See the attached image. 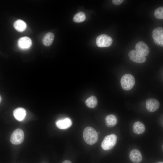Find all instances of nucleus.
I'll use <instances>...</instances> for the list:
<instances>
[{
    "label": "nucleus",
    "instance_id": "obj_1",
    "mask_svg": "<svg viewBox=\"0 0 163 163\" xmlns=\"http://www.w3.org/2000/svg\"><path fill=\"white\" fill-rule=\"evenodd\" d=\"M83 137L88 144L92 145L95 143L98 140V136L96 130L92 127L88 126L84 129Z\"/></svg>",
    "mask_w": 163,
    "mask_h": 163
},
{
    "label": "nucleus",
    "instance_id": "obj_2",
    "mask_svg": "<svg viewBox=\"0 0 163 163\" xmlns=\"http://www.w3.org/2000/svg\"><path fill=\"white\" fill-rule=\"evenodd\" d=\"M117 140V136L114 134L106 136L101 144L102 149L105 150L111 149L116 144Z\"/></svg>",
    "mask_w": 163,
    "mask_h": 163
},
{
    "label": "nucleus",
    "instance_id": "obj_3",
    "mask_svg": "<svg viewBox=\"0 0 163 163\" xmlns=\"http://www.w3.org/2000/svg\"><path fill=\"white\" fill-rule=\"evenodd\" d=\"M120 83L123 89L125 90H129L134 85L135 83V79L132 75L126 74L121 78Z\"/></svg>",
    "mask_w": 163,
    "mask_h": 163
},
{
    "label": "nucleus",
    "instance_id": "obj_4",
    "mask_svg": "<svg viewBox=\"0 0 163 163\" xmlns=\"http://www.w3.org/2000/svg\"><path fill=\"white\" fill-rule=\"evenodd\" d=\"M113 42V40L110 36L105 34H102L98 36L96 40L97 46L100 47L110 46Z\"/></svg>",
    "mask_w": 163,
    "mask_h": 163
},
{
    "label": "nucleus",
    "instance_id": "obj_5",
    "mask_svg": "<svg viewBox=\"0 0 163 163\" xmlns=\"http://www.w3.org/2000/svg\"><path fill=\"white\" fill-rule=\"evenodd\" d=\"M24 137V133L23 130L20 129H17L12 133L10 141L14 145L20 144L23 142Z\"/></svg>",
    "mask_w": 163,
    "mask_h": 163
},
{
    "label": "nucleus",
    "instance_id": "obj_6",
    "mask_svg": "<svg viewBox=\"0 0 163 163\" xmlns=\"http://www.w3.org/2000/svg\"><path fill=\"white\" fill-rule=\"evenodd\" d=\"M152 37L155 43L158 45L163 46V29L158 27L154 29L152 34Z\"/></svg>",
    "mask_w": 163,
    "mask_h": 163
},
{
    "label": "nucleus",
    "instance_id": "obj_7",
    "mask_svg": "<svg viewBox=\"0 0 163 163\" xmlns=\"http://www.w3.org/2000/svg\"><path fill=\"white\" fill-rule=\"evenodd\" d=\"M128 56L131 60L137 63H143L146 60L145 56L136 50H133L130 51Z\"/></svg>",
    "mask_w": 163,
    "mask_h": 163
},
{
    "label": "nucleus",
    "instance_id": "obj_8",
    "mask_svg": "<svg viewBox=\"0 0 163 163\" xmlns=\"http://www.w3.org/2000/svg\"><path fill=\"white\" fill-rule=\"evenodd\" d=\"M160 105L159 101L154 98H149L145 103L146 107L147 110L150 112H153L158 108Z\"/></svg>",
    "mask_w": 163,
    "mask_h": 163
},
{
    "label": "nucleus",
    "instance_id": "obj_9",
    "mask_svg": "<svg viewBox=\"0 0 163 163\" xmlns=\"http://www.w3.org/2000/svg\"><path fill=\"white\" fill-rule=\"evenodd\" d=\"M56 124L57 127L60 129H65L69 128L72 124L71 120L69 118H66L57 120Z\"/></svg>",
    "mask_w": 163,
    "mask_h": 163
},
{
    "label": "nucleus",
    "instance_id": "obj_10",
    "mask_svg": "<svg viewBox=\"0 0 163 163\" xmlns=\"http://www.w3.org/2000/svg\"><path fill=\"white\" fill-rule=\"evenodd\" d=\"M135 49L136 51L145 56L149 55L150 51L148 46L143 41H140L137 43Z\"/></svg>",
    "mask_w": 163,
    "mask_h": 163
},
{
    "label": "nucleus",
    "instance_id": "obj_11",
    "mask_svg": "<svg viewBox=\"0 0 163 163\" xmlns=\"http://www.w3.org/2000/svg\"><path fill=\"white\" fill-rule=\"evenodd\" d=\"M129 157L131 160L134 163H139L142 160V156L140 152L138 150H132L129 153Z\"/></svg>",
    "mask_w": 163,
    "mask_h": 163
},
{
    "label": "nucleus",
    "instance_id": "obj_12",
    "mask_svg": "<svg viewBox=\"0 0 163 163\" xmlns=\"http://www.w3.org/2000/svg\"><path fill=\"white\" fill-rule=\"evenodd\" d=\"M32 44L31 39L27 37L20 38L18 41L19 47L22 49H27L30 47Z\"/></svg>",
    "mask_w": 163,
    "mask_h": 163
},
{
    "label": "nucleus",
    "instance_id": "obj_13",
    "mask_svg": "<svg viewBox=\"0 0 163 163\" xmlns=\"http://www.w3.org/2000/svg\"><path fill=\"white\" fill-rule=\"evenodd\" d=\"M13 116L17 120L19 121L23 120L25 118L26 112L25 109L21 107L15 109L13 111Z\"/></svg>",
    "mask_w": 163,
    "mask_h": 163
},
{
    "label": "nucleus",
    "instance_id": "obj_14",
    "mask_svg": "<svg viewBox=\"0 0 163 163\" xmlns=\"http://www.w3.org/2000/svg\"><path fill=\"white\" fill-rule=\"evenodd\" d=\"M145 126L144 124L140 121L136 122L133 126L134 133L138 135L143 133L145 131Z\"/></svg>",
    "mask_w": 163,
    "mask_h": 163
},
{
    "label": "nucleus",
    "instance_id": "obj_15",
    "mask_svg": "<svg viewBox=\"0 0 163 163\" xmlns=\"http://www.w3.org/2000/svg\"><path fill=\"white\" fill-rule=\"evenodd\" d=\"M105 121L106 125L109 127L114 126L117 122V117L113 114H110L107 116L105 117Z\"/></svg>",
    "mask_w": 163,
    "mask_h": 163
},
{
    "label": "nucleus",
    "instance_id": "obj_16",
    "mask_svg": "<svg viewBox=\"0 0 163 163\" xmlns=\"http://www.w3.org/2000/svg\"><path fill=\"white\" fill-rule=\"evenodd\" d=\"M54 38V35L52 32H49L44 36L42 42L43 45L46 46H49L52 43Z\"/></svg>",
    "mask_w": 163,
    "mask_h": 163
},
{
    "label": "nucleus",
    "instance_id": "obj_17",
    "mask_svg": "<svg viewBox=\"0 0 163 163\" xmlns=\"http://www.w3.org/2000/svg\"><path fill=\"white\" fill-rule=\"evenodd\" d=\"M14 27L17 31L22 32L24 31L26 29L27 24L24 21L18 19L14 22Z\"/></svg>",
    "mask_w": 163,
    "mask_h": 163
},
{
    "label": "nucleus",
    "instance_id": "obj_18",
    "mask_svg": "<svg viewBox=\"0 0 163 163\" xmlns=\"http://www.w3.org/2000/svg\"><path fill=\"white\" fill-rule=\"evenodd\" d=\"M97 99L94 96L90 97L85 101L86 105L88 107L91 108H94L97 106Z\"/></svg>",
    "mask_w": 163,
    "mask_h": 163
},
{
    "label": "nucleus",
    "instance_id": "obj_19",
    "mask_svg": "<svg viewBox=\"0 0 163 163\" xmlns=\"http://www.w3.org/2000/svg\"><path fill=\"white\" fill-rule=\"evenodd\" d=\"M86 18L85 13L82 12H80L76 13L73 18V21L76 23H80L83 21Z\"/></svg>",
    "mask_w": 163,
    "mask_h": 163
},
{
    "label": "nucleus",
    "instance_id": "obj_20",
    "mask_svg": "<svg viewBox=\"0 0 163 163\" xmlns=\"http://www.w3.org/2000/svg\"><path fill=\"white\" fill-rule=\"evenodd\" d=\"M154 15L155 17L158 19H163V7H160L157 8L155 11Z\"/></svg>",
    "mask_w": 163,
    "mask_h": 163
},
{
    "label": "nucleus",
    "instance_id": "obj_21",
    "mask_svg": "<svg viewBox=\"0 0 163 163\" xmlns=\"http://www.w3.org/2000/svg\"><path fill=\"white\" fill-rule=\"evenodd\" d=\"M123 0H113L112 1L113 4L116 5H119L122 3Z\"/></svg>",
    "mask_w": 163,
    "mask_h": 163
},
{
    "label": "nucleus",
    "instance_id": "obj_22",
    "mask_svg": "<svg viewBox=\"0 0 163 163\" xmlns=\"http://www.w3.org/2000/svg\"><path fill=\"white\" fill-rule=\"evenodd\" d=\"M62 163H72L71 162L68 160H66L64 161Z\"/></svg>",
    "mask_w": 163,
    "mask_h": 163
},
{
    "label": "nucleus",
    "instance_id": "obj_23",
    "mask_svg": "<svg viewBox=\"0 0 163 163\" xmlns=\"http://www.w3.org/2000/svg\"><path fill=\"white\" fill-rule=\"evenodd\" d=\"M2 97H1V96L0 95V103L1 102V101H2Z\"/></svg>",
    "mask_w": 163,
    "mask_h": 163
},
{
    "label": "nucleus",
    "instance_id": "obj_24",
    "mask_svg": "<svg viewBox=\"0 0 163 163\" xmlns=\"http://www.w3.org/2000/svg\"><path fill=\"white\" fill-rule=\"evenodd\" d=\"M157 163H163V162H159Z\"/></svg>",
    "mask_w": 163,
    "mask_h": 163
},
{
    "label": "nucleus",
    "instance_id": "obj_25",
    "mask_svg": "<svg viewBox=\"0 0 163 163\" xmlns=\"http://www.w3.org/2000/svg\"><path fill=\"white\" fill-rule=\"evenodd\" d=\"M97 134H100V132H98L97 133Z\"/></svg>",
    "mask_w": 163,
    "mask_h": 163
},
{
    "label": "nucleus",
    "instance_id": "obj_26",
    "mask_svg": "<svg viewBox=\"0 0 163 163\" xmlns=\"http://www.w3.org/2000/svg\"></svg>",
    "mask_w": 163,
    "mask_h": 163
}]
</instances>
